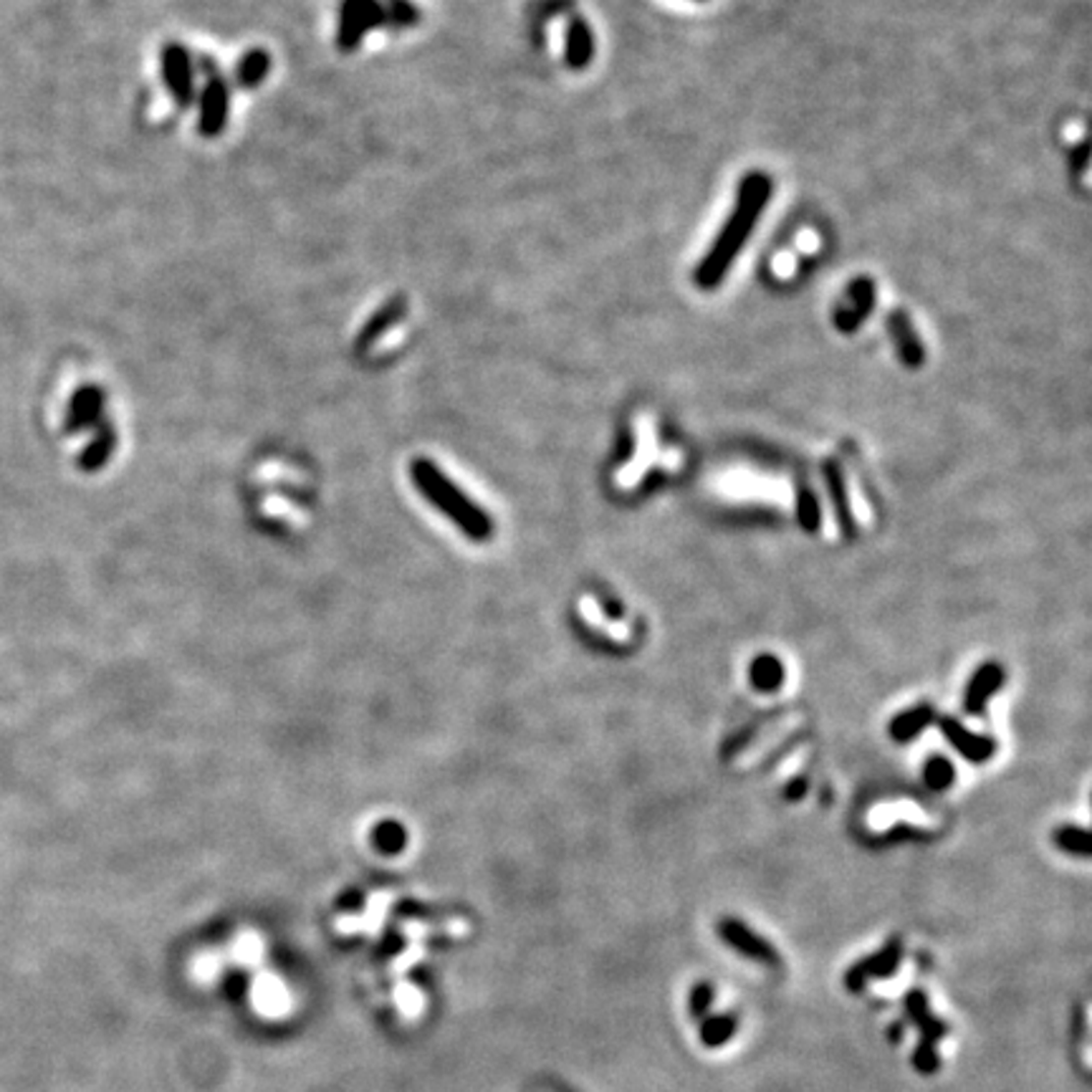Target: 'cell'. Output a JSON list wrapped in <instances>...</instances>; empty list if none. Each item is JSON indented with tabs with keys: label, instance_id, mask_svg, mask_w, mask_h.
<instances>
[{
	"label": "cell",
	"instance_id": "obj_12",
	"mask_svg": "<svg viewBox=\"0 0 1092 1092\" xmlns=\"http://www.w3.org/2000/svg\"><path fill=\"white\" fill-rule=\"evenodd\" d=\"M408 314V302L402 299V296H397V299H392V302L382 304V307L377 309V312L367 319V324L362 326V331L357 334L355 339V349L357 352H365V349L373 347L377 339H382L387 331L392 329V326L397 324V321L402 319Z\"/></svg>",
	"mask_w": 1092,
	"mask_h": 1092
},
{
	"label": "cell",
	"instance_id": "obj_24",
	"mask_svg": "<svg viewBox=\"0 0 1092 1092\" xmlns=\"http://www.w3.org/2000/svg\"><path fill=\"white\" fill-rule=\"evenodd\" d=\"M387 24L395 29H413L420 24V11L410 3V0H387Z\"/></svg>",
	"mask_w": 1092,
	"mask_h": 1092
},
{
	"label": "cell",
	"instance_id": "obj_9",
	"mask_svg": "<svg viewBox=\"0 0 1092 1092\" xmlns=\"http://www.w3.org/2000/svg\"><path fill=\"white\" fill-rule=\"evenodd\" d=\"M888 331H891L897 357L903 360V365L908 370H918L923 365V360H926V349H923L921 337H918L913 321H910V316L903 309H895V312L888 314Z\"/></svg>",
	"mask_w": 1092,
	"mask_h": 1092
},
{
	"label": "cell",
	"instance_id": "obj_4",
	"mask_svg": "<svg viewBox=\"0 0 1092 1092\" xmlns=\"http://www.w3.org/2000/svg\"><path fill=\"white\" fill-rule=\"evenodd\" d=\"M160 72L165 89L180 109L193 107L196 101V64L193 56L180 43H167L160 54Z\"/></svg>",
	"mask_w": 1092,
	"mask_h": 1092
},
{
	"label": "cell",
	"instance_id": "obj_3",
	"mask_svg": "<svg viewBox=\"0 0 1092 1092\" xmlns=\"http://www.w3.org/2000/svg\"><path fill=\"white\" fill-rule=\"evenodd\" d=\"M387 26V11L382 0H342L337 21V46L355 51L365 36Z\"/></svg>",
	"mask_w": 1092,
	"mask_h": 1092
},
{
	"label": "cell",
	"instance_id": "obj_7",
	"mask_svg": "<svg viewBox=\"0 0 1092 1092\" xmlns=\"http://www.w3.org/2000/svg\"><path fill=\"white\" fill-rule=\"evenodd\" d=\"M231 114V91L220 77H210L205 89L201 91V117H198V132L202 137H218L228 125Z\"/></svg>",
	"mask_w": 1092,
	"mask_h": 1092
},
{
	"label": "cell",
	"instance_id": "obj_25",
	"mask_svg": "<svg viewBox=\"0 0 1092 1092\" xmlns=\"http://www.w3.org/2000/svg\"><path fill=\"white\" fill-rule=\"evenodd\" d=\"M714 997H716L714 984H709V981H701V984L693 986L691 1004H688V1006H691L693 1019L703 1021L706 1016H709V1009H711V1004H714Z\"/></svg>",
	"mask_w": 1092,
	"mask_h": 1092
},
{
	"label": "cell",
	"instance_id": "obj_11",
	"mask_svg": "<svg viewBox=\"0 0 1092 1092\" xmlns=\"http://www.w3.org/2000/svg\"><path fill=\"white\" fill-rule=\"evenodd\" d=\"M875 307V284L870 278H857L855 284L847 289V299L834 314L839 331H855L865 316L873 314Z\"/></svg>",
	"mask_w": 1092,
	"mask_h": 1092
},
{
	"label": "cell",
	"instance_id": "obj_5",
	"mask_svg": "<svg viewBox=\"0 0 1092 1092\" xmlns=\"http://www.w3.org/2000/svg\"><path fill=\"white\" fill-rule=\"evenodd\" d=\"M718 939L726 946H731L736 953L751 958V961L767 963V966H776L779 963V953L769 941H764L762 936H756L746 923L736 921V918H723L718 923Z\"/></svg>",
	"mask_w": 1092,
	"mask_h": 1092
},
{
	"label": "cell",
	"instance_id": "obj_8",
	"mask_svg": "<svg viewBox=\"0 0 1092 1092\" xmlns=\"http://www.w3.org/2000/svg\"><path fill=\"white\" fill-rule=\"evenodd\" d=\"M939 728L946 736V741H948V744L971 764L989 762V759L994 756V751H997V741L979 736V733L974 731H968L961 720L950 718V716H946V718L939 720Z\"/></svg>",
	"mask_w": 1092,
	"mask_h": 1092
},
{
	"label": "cell",
	"instance_id": "obj_15",
	"mask_svg": "<svg viewBox=\"0 0 1092 1092\" xmlns=\"http://www.w3.org/2000/svg\"><path fill=\"white\" fill-rule=\"evenodd\" d=\"M822 473H825L827 490H830V498H833V503H834V511H837V519H839V524H842L844 537H855V516H852L850 498H847V486H844L842 471H839V466L834 461H827L825 466H822Z\"/></svg>",
	"mask_w": 1092,
	"mask_h": 1092
},
{
	"label": "cell",
	"instance_id": "obj_19",
	"mask_svg": "<svg viewBox=\"0 0 1092 1092\" xmlns=\"http://www.w3.org/2000/svg\"><path fill=\"white\" fill-rule=\"evenodd\" d=\"M101 408H104V392L96 390V387H84V390L74 397L69 423H72L74 428H84L86 423L99 418Z\"/></svg>",
	"mask_w": 1092,
	"mask_h": 1092
},
{
	"label": "cell",
	"instance_id": "obj_10",
	"mask_svg": "<svg viewBox=\"0 0 1092 1092\" xmlns=\"http://www.w3.org/2000/svg\"><path fill=\"white\" fill-rule=\"evenodd\" d=\"M1004 667L999 665V662H984V665L976 670L974 675H971V680H968L966 685V693H963V709H966V714L971 716H981L986 711V703H989V698L997 696L999 688L1004 685Z\"/></svg>",
	"mask_w": 1092,
	"mask_h": 1092
},
{
	"label": "cell",
	"instance_id": "obj_14",
	"mask_svg": "<svg viewBox=\"0 0 1092 1092\" xmlns=\"http://www.w3.org/2000/svg\"><path fill=\"white\" fill-rule=\"evenodd\" d=\"M254 1004L256 1009L260 1011V1014L266 1016H281L289 1011V992H286V986L281 984V979H276V976H259V979L254 981Z\"/></svg>",
	"mask_w": 1092,
	"mask_h": 1092
},
{
	"label": "cell",
	"instance_id": "obj_27",
	"mask_svg": "<svg viewBox=\"0 0 1092 1092\" xmlns=\"http://www.w3.org/2000/svg\"><path fill=\"white\" fill-rule=\"evenodd\" d=\"M900 1037H903V1024H892V1029H888V1039L900 1042Z\"/></svg>",
	"mask_w": 1092,
	"mask_h": 1092
},
{
	"label": "cell",
	"instance_id": "obj_16",
	"mask_svg": "<svg viewBox=\"0 0 1092 1092\" xmlns=\"http://www.w3.org/2000/svg\"><path fill=\"white\" fill-rule=\"evenodd\" d=\"M933 718H936V711H933V706H915V709H908L903 711V714H897L895 718L888 723V733H891L892 741H897V744H905V741H910V738H915L918 733L923 731V728L928 726V723H933Z\"/></svg>",
	"mask_w": 1092,
	"mask_h": 1092
},
{
	"label": "cell",
	"instance_id": "obj_17",
	"mask_svg": "<svg viewBox=\"0 0 1092 1092\" xmlns=\"http://www.w3.org/2000/svg\"><path fill=\"white\" fill-rule=\"evenodd\" d=\"M749 678H751V685H754L759 693L779 691L781 683H784L786 678L784 662H781L776 656L754 658V662H751L749 667Z\"/></svg>",
	"mask_w": 1092,
	"mask_h": 1092
},
{
	"label": "cell",
	"instance_id": "obj_1",
	"mask_svg": "<svg viewBox=\"0 0 1092 1092\" xmlns=\"http://www.w3.org/2000/svg\"><path fill=\"white\" fill-rule=\"evenodd\" d=\"M774 185L767 172H749L744 175L741 185H738L736 205H733L731 218L726 220V225L720 228V233L716 236L711 251L701 259L696 268V284L703 291L718 289L720 281L726 278V273L731 271L733 260L738 259L741 249H744L746 238L754 233L756 223L762 218V213L767 210L769 201H772Z\"/></svg>",
	"mask_w": 1092,
	"mask_h": 1092
},
{
	"label": "cell",
	"instance_id": "obj_18",
	"mask_svg": "<svg viewBox=\"0 0 1092 1092\" xmlns=\"http://www.w3.org/2000/svg\"><path fill=\"white\" fill-rule=\"evenodd\" d=\"M271 72V56L263 48H254L236 64V84L243 89H256Z\"/></svg>",
	"mask_w": 1092,
	"mask_h": 1092
},
{
	"label": "cell",
	"instance_id": "obj_23",
	"mask_svg": "<svg viewBox=\"0 0 1092 1092\" xmlns=\"http://www.w3.org/2000/svg\"><path fill=\"white\" fill-rule=\"evenodd\" d=\"M797 506H799L797 514H799V524H802V529H804V532L815 534L817 529H820L822 514H820V503H817L815 493H812L807 486H802V489H799Z\"/></svg>",
	"mask_w": 1092,
	"mask_h": 1092
},
{
	"label": "cell",
	"instance_id": "obj_2",
	"mask_svg": "<svg viewBox=\"0 0 1092 1092\" xmlns=\"http://www.w3.org/2000/svg\"><path fill=\"white\" fill-rule=\"evenodd\" d=\"M905 1014H908V1019L913 1021V1024H918V1029H921V1045L915 1047L913 1052V1067L921 1074H933L941 1064L936 1045H939V1039H944L946 1034H948V1027L928 1011L926 994L918 992V989H913V992L905 997Z\"/></svg>",
	"mask_w": 1092,
	"mask_h": 1092
},
{
	"label": "cell",
	"instance_id": "obj_26",
	"mask_svg": "<svg viewBox=\"0 0 1092 1092\" xmlns=\"http://www.w3.org/2000/svg\"><path fill=\"white\" fill-rule=\"evenodd\" d=\"M804 794V781L797 779L786 786V799H799Z\"/></svg>",
	"mask_w": 1092,
	"mask_h": 1092
},
{
	"label": "cell",
	"instance_id": "obj_22",
	"mask_svg": "<svg viewBox=\"0 0 1092 1092\" xmlns=\"http://www.w3.org/2000/svg\"><path fill=\"white\" fill-rule=\"evenodd\" d=\"M953 779H956V769L946 756H931L923 767V781L928 789L944 791L953 784Z\"/></svg>",
	"mask_w": 1092,
	"mask_h": 1092
},
{
	"label": "cell",
	"instance_id": "obj_21",
	"mask_svg": "<svg viewBox=\"0 0 1092 1092\" xmlns=\"http://www.w3.org/2000/svg\"><path fill=\"white\" fill-rule=\"evenodd\" d=\"M1055 842L1057 847H1060L1063 852H1067V855H1077V857L1090 855V833H1087L1085 827L1063 825L1055 833Z\"/></svg>",
	"mask_w": 1092,
	"mask_h": 1092
},
{
	"label": "cell",
	"instance_id": "obj_13",
	"mask_svg": "<svg viewBox=\"0 0 1092 1092\" xmlns=\"http://www.w3.org/2000/svg\"><path fill=\"white\" fill-rule=\"evenodd\" d=\"M595 56V33L592 26L585 19H572L567 29V48H564V59H567L569 69L582 72L587 69Z\"/></svg>",
	"mask_w": 1092,
	"mask_h": 1092
},
{
	"label": "cell",
	"instance_id": "obj_6",
	"mask_svg": "<svg viewBox=\"0 0 1092 1092\" xmlns=\"http://www.w3.org/2000/svg\"><path fill=\"white\" fill-rule=\"evenodd\" d=\"M900 958H903V946H900V941L897 939L888 941L875 956L862 958V961H857L855 966H850V971L844 974V986L855 994L862 992V986L868 984V981L888 979V976L895 974L897 966H900Z\"/></svg>",
	"mask_w": 1092,
	"mask_h": 1092
},
{
	"label": "cell",
	"instance_id": "obj_20",
	"mask_svg": "<svg viewBox=\"0 0 1092 1092\" xmlns=\"http://www.w3.org/2000/svg\"><path fill=\"white\" fill-rule=\"evenodd\" d=\"M733 1032H736V1019L728 1014L706 1016L701 1021V1042L706 1047H711V1050L726 1045L728 1039L733 1037Z\"/></svg>",
	"mask_w": 1092,
	"mask_h": 1092
}]
</instances>
